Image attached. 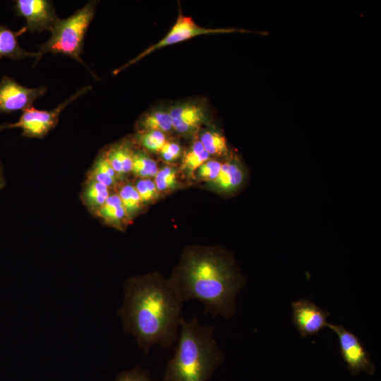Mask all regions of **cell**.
Here are the masks:
<instances>
[{"instance_id":"6","label":"cell","mask_w":381,"mask_h":381,"mask_svg":"<svg viewBox=\"0 0 381 381\" xmlns=\"http://www.w3.org/2000/svg\"><path fill=\"white\" fill-rule=\"evenodd\" d=\"M236 31L237 30L231 28H207L200 27L190 17L180 14L171 30L163 39L147 48L125 65L116 69L114 73H119L127 67L133 65L144 57L152 54L153 52L164 47L181 42L199 35L227 33Z\"/></svg>"},{"instance_id":"24","label":"cell","mask_w":381,"mask_h":381,"mask_svg":"<svg viewBox=\"0 0 381 381\" xmlns=\"http://www.w3.org/2000/svg\"><path fill=\"white\" fill-rule=\"evenodd\" d=\"M139 141L145 148L159 152L167 142L163 132L158 131H145L139 136Z\"/></svg>"},{"instance_id":"28","label":"cell","mask_w":381,"mask_h":381,"mask_svg":"<svg viewBox=\"0 0 381 381\" xmlns=\"http://www.w3.org/2000/svg\"><path fill=\"white\" fill-rule=\"evenodd\" d=\"M143 202L152 200V198L147 190L144 179H138L134 185Z\"/></svg>"},{"instance_id":"3","label":"cell","mask_w":381,"mask_h":381,"mask_svg":"<svg viewBox=\"0 0 381 381\" xmlns=\"http://www.w3.org/2000/svg\"><path fill=\"white\" fill-rule=\"evenodd\" d=\"M180 327L164 381H207L224 358L213 337L214 327L201 325L196 316L190 321L182 318Z\"/></svg>"},{"instance_id":"7","label":"cell","mask_w":381,"mask_h":381,"mask_svg":"<svg viewBox=\"0 0 381 381\" xmlns=\"http://www.w3.org/2000/svg\"><path fill=\"white\" fill-rule=\"evenodd\" d=\"M337 336L341 356L350 372L356 375L361 372L374 373V365L370 356L358 338L342 325L328 324Z\"/></svg>"},{"instance_id":"17","label":"cell","mask_w":381,"mask_h":381,"mask_svg":"<svg viewBox=\"0 0 381 381\" xmlns=\"http://www.w3.org/2000/svg\"><path fill=\"white\" fill-rule=\"evenodd\" d=\"M87 179H93L108 188L116 187L119 180L116 173L106 159L103 152L95 159L87 174Z\"/></svg>"},{"instance_id":"10","label":"cell","mask_w":381,"mask_h":381,"mask_svg":"<svg viewBox=\"0 0 381 381\" xmlns=\"http://www.w3.org/2000/svg\"><path fill=\"white\" fill-rule=\"evenodd\" d=\"M293 323L302 337L317 334L328 326L329 312L308 299H300L291 303Z\"/></svg>"},{"instance_id":"13","label":"cell","mask_w":381,"mask_h":381,"mask_svg":"<svg viewBox=\"0 0 381 381\" xmlns=\"http://www.w3.org/2000/svg\"><path fill=\"white\" fill-rule=\"evenodd\" d=\"M103 154L119 180L131 172L134 151L128 142L115 143L104 151Z\"/></svg>"},{"instance_id":"12","label":"cell","mask_w":381,"mask_h":381,"mask_svg":"<svg viewBox=\"0 0 381 381\" xmlns=\"http://www.w3.org/2000/svg\"><path fill=\"white\" fill-rule=\"evenodd\" d=\"M26 31L28 30L25 26L18 31H13L6 26L0 25V59L7 57L20 60L27 57H33L36 59L35 64L40 60L41 57L38 52L27 51L18 44V37Z\"/></svg>"},{"instance_id":"5","label":"cell","mask_w":381,"mask_h":381,"mask_svg":"<svg viewBox=\"0 0 381 381\" xmlns=\"http://www.w3.org/2000/svg\"><path fill=\"white\" fill-rule=\"evenodd\" d=\"M91 88V86L80 88L52 110H40L32 107L25 109L16 122L3 126L0 127V130L18 128L22 129L23 135L25 137L42 139L57 125L62 111L70 103L87 93Z\"/></svg>"},{"instance_id":"16","label":"cell","mask_w":381,"mask_h":381,"mask_svg":"<svg viewBox=\"0 0 381 381\" xmlns=\"http://www.w3.org/2000/svg\"><path fill=\"white\" fill-rule=\"evenodd\" d=\"M109 190L103 184L87 178L81 190V201L88 211L95 214L110 195Z\"/></svg>"},{"instance_id":"14","label":"cell","mask_w":381,"mask_h":381,"mask_svg":"<svg viewBox=\"0 0 381 381\" xmlns=\"http://www.w3.org/2000/svg\"><path fill=\"white\" fill-rule=\"evenodd\" d=\"M245 180V171L237 162H229L222 164L219 173L213 181L217 190L229 193L238 190Z\"/></svg>"},{"instance_id":"21","label":"cell","mask_w":381,"mask_h":381,"mask_svg":"<svg viewBox=\"0 0 381 381\" xmlns=\"http://www.w3.org/2000/svg\"><path fill=\"white\" fill-rule=\"evenodd\" d=\"M159 169L156 162L140 152H134L131 172L140 179L155 177Z\"/></svg>"},{"instance_id":"1","label":"cell","mask_w":381,"mask_h":381,"mask_svg":"<svg viewBox=\"0 0 381 381\" xmlns=\"http://www.w3.org/2000/svg\"><path fill=\"white\" fill-rule=\"evenodd\" d=\"M183 302L169 279L155 272L126 280L118 315L124 332L147 353L154 345L167 348L176 340Z\"/></svg>"},{"instance_id":"4","label":"cell","mask_w":381,"mask_h":381,"mask_svg":"<svg viewBox=\"0 0 381 381\" xmlns=\"http://www.w3.org/2000/svg\"><path fill=\"white\" fill-rule=\"evenodd\" d=\"M95 1H88L72 16L57 20L50 38L40 47V57L47 53L62 54L85 66L81 58L85 34L97 6Z\"/></svg>"},{"instance_id":"15","label":"cell","mask_w":381,"mask_h":381,"mask_svg":"<svg viewBox=\"0 0 381 381\" xmlns=\"http://www.w3.org/2000/svg\"><path fill=\"white\" fill-rule=\"evenodd\" d=\"M104 223L116 228H122L128 221L126 211L118 193H112L103 205L94 214Z\"/></svg>"},{"instance_id":"29","label":"cell","mask_w":381,"mask_h":381,"mask_svg":"<svg viewBox=\"0 0 381 381\" xmlns=\"http://www.w3.org/2000/svg\"><path fill=\"white\" fill-rule=\"evenodd\" d=\"M2 185H3V179L1 176V169H0V186H2Z\"/></svg>"},{"instance_id":"27","label":"cell","mask_w":381,"mask_h":381,"mask_svg":"<svg viewBox=\"0 0 381 381\" xmlns=\"http://www.w3.org/2000/svg\"><path fill=\"white\" fill-rule=\"evenodd\" d=\"M159 153L163 159L167 162H172L180 156L181 147L176 143L167 142L160 150Z\"/></svg>"},{"instance_id":"23","label":"cell","mask_w":381,"mask_h":381,"mask_svg":"<svg viewBox=\"0 0 381 381\" xmlns=\"http://www.w3.org/2000/svg\"><path fill=\"white\" fill-rule=\"evenodd\" d=\"M154 182L159 192L171 190L178 184L176 171L170 167H164L158 171Z\"/></svg>"},{"instance_id":"25","label":"cell","mask_w":381,"mask_h":381,"mask_svg":"<svg viewBox=\"0 0 381 381\" xmlns=\"http://www.w3.org/2000/svg\"><path fill=\"white\" fill-rule=\"evenodd\" d=\"M222 164L217 160H207L198 169V174L200 178L213 182L219 173Z\"/></svg>"},{"instance_id":"18","label":"cell","mask_w":381,"mask_h":381,"mask_svg":"<svg viewBox=\"0 0 381 381\" xmlns=\"http://www.w3.org/2000/svg\"><path fill=\"white\" fill-rule=\"evenodd\" d=\"M139 126L144 132L158 131L164 133L173 129L169 111L163 110H155L146 114L141 118Z\"/></svg>"},{"instance_id":"2","label":"cell","mask_w":381,"mask_h":381,"mask_svg":"<svg viewBox=\"0 0 381 381\" xmlns=\"http://www.w3.org/2000/svg\"><path fill=\"white\" fill-rule=\"evenodd\" d=\"M183 301L196 299L205 313L229 318L245 281L231 257L217 247H190L169 279Z\"/></svg>"},{"instance_id":"26","label":"cell","mask_w":381,"mask_h":381,"mask_svg":"<svg viewBox=\"0 0 381 381\" xmlns=\"http://www.w3.org/2000/svg\"><path fill=\"white\" fill-rule=\"evenodd\" d=\"M116 381H152L147 374L140 368L121 373Z\"/></svg>"},{"instance_id":"22","label":"cell","mask_w":381,"mask_h":381,"mask_svg":"<svg viewBox=\"0 0 381 381\" xmlns=\"http://www.w3.org/2000/svg\"><path fill=\"white\" fill-rule=\"evenodd\" d=\"M200 141L210 155L222 156L228 152L226 140L219 133L206 131L201 135Z\"/></svg>"},{"instance_id":"8","label":"cell","mask_w":381,"mask_h":381,"mask_svg":"<svg viewBox=\"0 0 381 381\" xmlns=\"http://www.w3.org/2000/svg\"><path fill=\"white\" fill-rule=\"evenodd\" d=\"M47 91L44 86L28 87L8 76H4L0 80V113L30 108L35 101L44 95Z\"/></svg>"},{"instance_id":"20","label":"cell","mask_w":381,"mask_h":381,"mask_svg":"<svg viewBox=\"0 0 381 381\" xmlns=\"http://www.w3.org/2000/svg\"><path fill=\"white\" fill-rule=\"evenodd\" d=\"M210 156L205 150L201 142L195 140L184 155L182 168L188 173H192L207 161Z\"/></svg>"},{"instance_id":"11","label":"cell","mask_w":381,"mask_h":381,"mask_svg":"<svg viewBox=\"0 0 381 381\" xmlns=\"http://www.w3.org/2000/svg\"><path fill=\"white\" fill-rule=\"evenodd\" d=\"M173 128L183 134L198 129L205 118L204 109L196 104L175 105L169 110Z\"/></svg>"},{"instance_id":"9","label":"cell","mask_w":381,"mask_h":381,"mask_svg":"<svg viewBox=\"0 0 381 381\" xmlns=\"http://www.w3.org/2000/svg\"><path fill=\"white\" fill-rule=\"evenodd\" d=\"M14 5L16 15L25 19V27L30 32H51L59 20L51 1L16 0Z\"/></svg>"},{"instance_id":"19","label":"cell","mask_w":381,"mask_h":381,"mask_svg":"<svg viewBox=\"0 0 381 381\" xmlns=\"http://www.w3.org/2000/svg\"><path fill=\"white\" fill-rule=\"evenodd\" d=\"M118 195L128 220L132 219L140 211L143 203L135 186L126 183L120 188Z\"/></svg>"}]
</instances>
